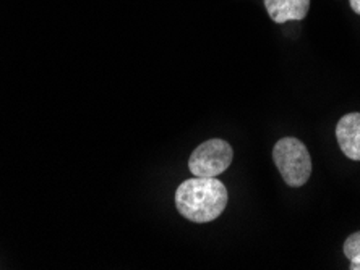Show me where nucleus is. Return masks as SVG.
I'll return each instance as SVG.
<instances>
[{
  "instance_id": "obj_5",
  "label": "nucleus",
  "mask_w": 360,
  "mask_h": 270,
  "mask_svg": "<svg viewBox=\"0 0 360 270\" xmlns=\"http://www.w3.org/2000/svg\"><path fill=\"white\" fill-rule=\"evenodd\" d=\"M266 12L274 23L304 20L309 13L310 0H263Z\"/></svg>"
},
{
  "instance_id": "obj_1",
  "label": "nucleus",
  "mask_w": 360,
  "mask_h": 270,
  "mask_svg": "<svg viewBox=\"0 0 360 270\" xmlns=\"http://www.w3.org/2000/svg\"><path fill=\"white\" fill-rule=\"evenodd\" d=\"M229 194L216 177H195L180 184L176 191V208L195 224L213 222L224 212Z\"/></svg>"
},
{
  "instance_id": "obj_3",
  "label": "nucleus",
  "mask_w": 360,
  "mask_h": 270,
  "mask_svg": "<svg viewBox=\"0 0 360 270\" xmlns=\"http://www.w3.org/2000/svg\"><path fill=\"white\" fill-rule=\"evenodd\" d=\"M234 158L232 146L224 140H210L192 152L188 168L193 177H219Z\"/></svg>"
},
{
  "instance_id": "obj_7",
  "label": "nucleus",
  "mask_w": 360,
  "mask_h": 270,
  "mask_svg": "<svg viewBox=\"0 0 360 270\" xmlns=\"http://www.w3.org/2000/svg\"><path fill=\"white\" fill-rule=\"evenodd\" d=\"M349 4H351V8L354 12L360 15V0H349Z\"/></svg>"
},
{
  "instance_id": "obj_4",
  "label": "nucleus",
  "mask_w": 360,
  "mask_h": 270,
  "mask_svg": "<svg viewBox=\"0 0 360 270\" xmlns=\"http://www.w3.org/2000/svg\"><path fill=\"white\" fill-rule=\"evenodd\" d=\"M336 140L344 156L360 161V114L344 115L336 125Z\"/></svg>"
},
{
  "instance_id": "obj_2",
  "label": "nucleus",
  "mask_w": 360,
  "mask_h": 270,
  "mask_svg": "<svg viewBox=\"0 0 360 270\" xmlns=\"http://www.w3.org/2000/svg\"><path fill=\"white\" fill-rule=\"evenodd\" d=\"M273 161L290 188H300L309 182L311 173L310 152L297 137L279 140L273 147Z\"/></svg>"
},
{
  "instance_id": "obj_6",
  "label": "nucleus",
  "mask_w": 360,
  "mask_h": 270,
  "mask_svg": "<svg viewBox=\"0 0 360 270\" xmlns=\"http://www.w3.org/2000/svg\"><path fill=\"white\" fill-rule=\"evenodd\" d=\"M344 254L351 262L349 269L360 270V231L352 233L351 236L344 241Z\"/></svg>"
}]
</instances>
